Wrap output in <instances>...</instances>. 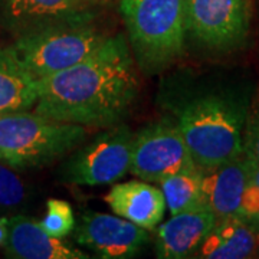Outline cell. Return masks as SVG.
Listing matches in <instances>:
<instances>
[{
    "label": "cell",
    "instance_id": "cell-17",
    "mask_svg": "<svg viewBox=\"0 0 259 259\" xmlns=\"http://www.w3.org/2000/svg\"><path fill=\"white\" fill-rule=\"evenodd\" d=\"M158 185L170 214L207 207L203 193V173L200 170L175 173Z\"/></svg>",
    "mask_w": 259,
    "mask_h": 259
},
{
    "label": "cell",
    "instance_id": "cell-9",
    "mask_svg": "<svg viewBox=\"0 0 259 259\" xmlns=\"http://www.w3.org/2000/svg\"><path fill=\"white\" fill-rule=\"evenodd\" d=\"M75 239L104 259H127L139 255L150 242L147 229L121 216L85 212L75 226Z\"/></svg>",
    "mask_w": 259,
    "mask_h": 259
},
{
    "label": "cell",
    "instance_id": "cell-14",
    "mask_svg": "<svg viewBox=\"0 0 259 259\" xmlns=\"http://www.w3.org/2000/svg\"><path fill=\"white\" fill-rule=\"evenodd\" d=\"M6 20L23 35L71 19L90 16L87 0H2Z\"/></svg>",
    "mask_w": 259,
    "mask_h": 259
},
{
    "label": "cell",
    "instance_id": "cell-22",
    "mask_svg": "<svg viewBox=\"0 0 259 259\" xmlns=\"http://www.w3.org/2000/svg\"><path fill=\"white\" fill-rule=\"evenodd\" d=\"M8 233H9V225L6 218H0V246L5 245V242L8 239Z\"/></svg>",
    "mask_w": 259,
    "mask_h": 259
},
{
    "label": "cell",
    "instance_id": "cell-13",
    "mask_svg": "<svg viewBox=\"0 0 259 259\" xmlns=\"http://www.w3.org/2000/svg\"><path fill=\"white\" fill-rule=\"evenodd\" d=\"M246 180L248 158L245 151L231 161L204 171V200L216 219L239 216Z\"/></svg>",
    "mask_w": 259,
    "mask_h": 259
},
{
    "label": "cell",
    "instance_id": "cell-15",
    "mask_svg": "<svg viewBox=\"0 0 259 259\" xmlns=\"http://www.w3.org/2000/svg\"><path fill=\"white\" fill-rule=\"evenodd\" d=\"M259 250V229L241 216L218 219L197 249L206 259H243Z\"/></svg>",
    "mask_w": 259,
    "mask_h": 259
},
{
    "label": "cell",
    "instance_id": "cell-11",
    "mask_svg": "<svg viewBox=\"0 0 259 259\" xmlns=\"http://www.w3.org/2000/svg\"><path fill=\"white\" fill-rule=\"evenodd\" d=\"M9 233L5 242L8 258L13 259H85L82 250L75 249L62 239L49 235L32 218L18 214L8 219Z\"/></svg>",
    "mask_w": 259,
    "mask_h": 259
},
{
    "label": "cell",
    "instance_id": "cell-16",
    "mask_svg": "<svg viewBox=\"0 0 259 259\" xmlns=\"http://www.w3.org/2000/svg\"><path fill=\"white\" fill-rule=\"evenodd\" d=\"M37 101V79L13 48L0 49V115L25 111Z\"/></svg>",
    "mask_w": 259,
    "mask_h": 259
},
{
    "label": "cell",
    "instance_id": "cell-19",
    "mask_svg": "<svg viewBox=\"0 0 259 259\" xmlns=\"http://www.w3.org/2000/svg\"><path fill=\"white\" fill-rule=\"evenodd\" d=\"M245 154L248 158V180L242 196L239 216L259 229V163L249 153L245 151Z\"/></svg>",
    "mask_w": 259,
    "mask_h": 259
},
{
    "label": "cell",
    "instance_id": "cell-3",
    "mask_svg": "<svg viewBox=\"0 0 259 259\" xmlns=\"http://www.w3.org/2000/svg\"><path fill=\"white\" fill-rule=\"evenodd\" d=\"M120 12L141 69L157 72L182 55L185 0H121Z\"/></svg>",
    "mask_w": 259,
    "mask_h": 259
},
{
    "label": "cell",
    "instance_id": "cell-1",
    "mask_svg": "<svg viewBox=\"0 0 259 259\" xmlns=\"http://www.w3.org/2000/svg\"><path fill=\"white\" fill-rule=\"evenodd\" d=\"M137 95L139 78L128 42L115 35L78 64L37 79L35 111L82 127H112Z\"/></svg>",
    "mask_w": 259,
    "mask_h": 259
},
{
    "label": "cell",
    "instance_id": "cell-5",
    "mask_svg": "<svg viewBox=\"0 0 259 259\" xmlns=\"http://www.w3.org/2000/svg\"><path fill=\"white\" fill-rule=\"evenodd\" d=\"M107 37L85 16L26 32L12 48L29 72L40 79L78 64Z\"/></svg>",
    "mask_w": 259,
    "mask_h": 259
},
{
    "label": "cell",
    "instance_id": "cell-6",
    "mask_svg": "<svg viewBox=\"0 0 259 259\" xmlns=\"http://www.w3.org/2000/svg\"><path fill=\"white\" fill-rule=\"evenodd\" d=\"M134 134L117 125L78 148L61 168L62 180L76 186L114 185L130 173Z\"/></svg>",
    "mask_w": 259,
    "mask_h": 259
},
{
    "label": "cell",
    "instance_id": "cell-21",
    "mask_svg": "<svg viewBox=\"0 0 259 259\" xmlns=\"http://www.w3.org/2000/svg\"><path fill=\"white\" fill-rule=\"evenodd\" d=\"M243 150L259 163V93L252 100L249 110H246Z\"/></svg>",
    "mask_w": 259,
    "mask_h": 259
},
{
    "label": "cell",
    "instance_id": "cell-7",
    "mask_svg": "<svg viewBox=\"0 0 259 259\" xmlns=\"http://www.w3.org/2000/svg\"><path fill=\"white\" fill-rule=\"evenodd\" d=\"M199 170L185 139L170 120L153 122L134 134L130 173L148 183L180 171Z\"/></svg>",
    "mask_w": 259,
    "mask_h": 259
},
{
    "label": "cell",
    "instance_id": "cell-18",
    "mask_svg": "<svg viewBox=\"0 0 259 259\" xmlns=\"http://www.w3.org/2000/svg\"><path fill=\"white\" fill-rule=\"evenodd\" d=\"M40 226L54 238L64 239L75 231L76 221L71 204L59 199H49L47 202V213L40 221Z\"/></svg>",
    "mask_w": 259,
    "mask_h": 259
},
{
    "label": "cell",
    "instance_id": "cell-4",
    "mask_svg": "<svg viewBox=\"0 0 259 259\" xmlns=\"http://www.w3.org/2000/svg\"><path fill=\"white\" fill-rule=\"evenodd\" d=\"M87 137L82 125L25 111L0 115V161L12 168L51 164L78 148Z\"/></svg>",
    "mask_w": 259,
    "mask_h": 259
},
{
    "label": "cell",
    "instance_id": "cell-12",
    "mask_svg": "<svg viewBox=\"0 0 259 259\" xmlns=\"http://www.w3.org/2000/svg\"><path fill=\"white\" fill-rule=\"evenodd\" d=\"M105 202L115 214L147 231L156 229L166 213L161 189L141 179L114 185Z\"/></svg>",
    "mask_w": 259,
    "mask_h": 259
},
{
    "label": "cell",
    "instance_id": "cell-10",
    "mask_svg": "<svg viewBox=\"0 0 259 259\" xmlns=\"http://www.w3.org/2000/svg\"><path fill=\"white\" fill-rule=\"evenodd\" d=\"M209 207L171 214L157 226L156 253L160 259H183L192 256L216 223Z\"/></svg>",
    "mask_w": 259,
    "mask_h": 259
},
{
    "label": "cell",
    "instance_id": "cell-20",
    "mask_svg": "<svg viewBox=\"0 0 259 259\" xmlns=\"http://www.w3.org/2000/svg\"><path fill=\"white\" fill-rule=\"evenodd\" d=\"M25 199V183L12 171V167L0 161V209H15Z\"/></svg>",
    "mask_w": 259,
    "mask_h": 259
},
{
    "label": "cell",
    "instance_id": "cell-2",
    "mask_svg": "<svg viewBox=\"0 0 259 259\" xmlns=\"http://www.w3.org/2000/svg\"><path fill=\"white\" fill-rule=\"evenodd\" d=\"M246 110L221 95L199 97L177 110L180 130L194 164L204 173L243 153Z\"/></svg>",
    "mask_w": 259,
    "mask_h": 259
},
{
    "label": "cell",
    "instance_id": "cell-8",
    "mask_svg": "<svg viewBox=\"0 0 259 259\" xmlns=\"http://www.w3.org/2000/svg\"><path fill=\"white\" fill-rule=\"evenodd\" d=\"M186 28L204 47L239 48L249 33L248 0H185Z\"/></svg>",
    "mask_w": 259,
    "mask_h": 259
}]
</instances>
